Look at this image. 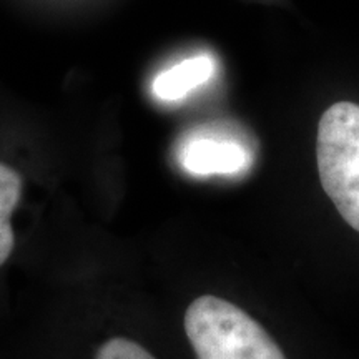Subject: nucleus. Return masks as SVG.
Listing matches in <instances>:
<instances>
[{
  "instance_id": "nucleus-1",
  "label": "nucleus",
  "mask_w": 359,
  "mask_h": 359,
  "mask_svg": "<svg viewBox=\"0 0 359 359\" xmlns=\"http://www.w3.org/2000/svg\"><path fill=\"white\" fill-rule=\"evenodd\" d=\"M183 330L196 359H286L251 314L219 296L193 299L183 314Z\"/></svg>"
},
{
  "instance_id": "nucleus-2",
  "label": "nucleus",
  "mask_w": 359,
  "mask_h": 359,
  "mask_svg": "<svg viewBox=\"0 0 359 359\" xmlns=\"http://www.w3.org/2000/svg\"><path fill=\"white\" fill-rule=\"evenodd\" d=\"M316 163L321 185L341 217L359 231V107L331 105L318 125Z\"/></svg>"
},
{
  "instance_id": "nucleus-3",
  "label": "nucleus",
  "mask_w": 359,
  "mask_h": 359,
  "mask_svg": "<svg viewBox=\"0 0 359 359\" xmlns=\"http://www.w3.org/2000/svg\"><path fill=\"white\" fill-rule=\"evenodd\" d=\"M180 161L188 173L206 175H236L245 172L251 163V155L235 140L217 137L193 138L180 151Z\"/></svg>"
},
{
  "instance_id": "nucleus-4",
  "label": "nucleus",
  "mask_w": 359,
  "mask_h": 359,
  "mask_svg": "<svg viewBox=\"0 0 359 359\" xmlns=\"http://www.w3.org/2000/svg\"><path fill=\"white\" fill-rule=\"evenodd\" d=\"M215 60L210 55H196L182 60L158 74L154 80V95L161 102H177L208 82L215 74Z\"/></svg>"
},
{
  "instance_id": "nucleus-5",
  "label": "nucleus",
  "mask_w": 359,
  "mask_h": 359,
  "mask_svg": "<svg viewBox=\"0 0 359 359\" xmlns=\"http://www.w3.org/2000/svg\"><path fill=\"white\" fill-rule=\"evenodd\" d=\"M20 173L12 165L0 160V275L15 255L17 236L13 230L12 217L22 198Z\"/></svg>"
},
{
  "instance_id": "nucleus-6",
  "label": "nucleus",
  "mask_w": 359,
  "mask_h": 359,
  "mask_svg": "<svg viewBox=\"0 0 359 359\" xmlns=\"http://www.w3.org/2000/svg\"><path fill=\"white\" fill-rule=\"evenodd\" d=\"M93 359H158L143 344L127 336H111L97 348Z\"/></svg>"
}]
</instances>
